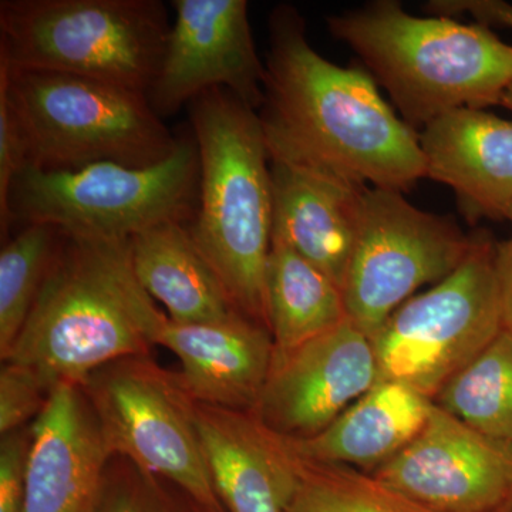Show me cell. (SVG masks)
<instances>
[{
  "label": "cell",
  "instance_id": "obj_28",
  "mask_svg": "<svg viewBox=\"0 0 512 512\" xmlns=\"http://www.w3.org/2000/svg\"><path fill=\"white\" fill-rule=\"evenodd\" d=\"M32 441L30 426L0 441V512L25 511L26 467Z\"/></svg>",
  "mask_w": 512,
  "mask_h": 512
},
{
  "label": "cell",
  "instance_id": "obj_30",
  "mask_svg": "<svg viewBox=\"0 0 512 512\" xmlns=\"http://www.w3.org/2000/svg\"><path fill=\"white\" fill-rule=\"evenodd\" d=\"M493 512H512V494L504 501L503 504L500 505V507L495 508Z\"/></svg>",
  "mask_w": 512,
  "mask_h": 512
},
{
  "label": "cell",
  "instance_id": "obj_26",
  "mask_svg": "<svg viewBox=\"0 0 512 512\" xmlns=\"http://www.w3.org/2000/svg\"><path fill=\"white\" fill-rule=\"evenodd\" d=\"M49 389L26 367L3 363L0 370V433L30 426L45 409Z\"/></svg>",
  "mask_w": 512,
  "mask_h": 512
},
{
  "label": "cell",
  "instance_id": "obj_22",
  "mask_svg": "<svg viewBox=\"0 0 512 512\" xmlns=\"http://www.w3.org/2000/svg\"><path fill=\"white\" fill-rule=\"evenodd\" d=\"M433 402L485 436L512 444V333L501 330Z\"/></svg>",
  "mask_w": 512,
  "mask_h": 512
},
{
  "label": "cell",
  "instance_id": "obj_2",
  "mask_svg": "<svg viewBox=\"0 0 512 512\" xmlns=\"http://www.w3.org/2000/svg\"><path fill=\"white\" fill-rule=\"evenodd\" d=\"M164 316L134 275L130 239L63 232L45 285L2 362L32 370L53 392L121 357L151 355Z\"/></svg>",
  "mask_w": 512,
  "mask_h": 512
},
{
  "label": "cell",
  "instance_id": "obj_25",
  "mask_svg": "<svg viewBox=\"0 0 512 512\" xmlns=\"http://www.w3.org/2000/svg\"><path fill=\"white\" fill-rule=\"evenodd\" d=\"M92 512H227L187 493L184 488L148 473L133 461L113 456L104 470Z\"/></svg>",
  "mask_w": 512,
  "mask_h": 512
},
{
  "label": "cell",
  "instance_id": "obj_16",
  "mask_svg": "<svg viewBox=\"0 0 512 512\" xmlns=\"http://www.w3.org/2000/svg\"><path fill=\"white\" fill-rule=\"evenodd\" d=\"M154 343L180 359L178 380L195 403L258 409L275 355L265 326L244 315L215 323H177L164 316Z\"/></svg>",
  "mask_w": 512,
  "mask_h": 512
},
{
  "label": "cell",
  "instance_id": "obj_31",
  "mask_svg": "<svg viewBox=\"0 0 512 512\" xmlns=\"http://www.w3.org/2000/svg\"><path fill=\"white\" fill-rule=\"evenodd\" d=\"M501 106L507 107L508 110L512 113V84L510 89L507 90V93H505L503 103H501Z\"/></svg>",
  "mask_w": 512,
  "mask_h": 512
},
{
  "label": "cell",
  "instance_id": "obj_3",
  "mask_svg": "<svg viewBox=\"0 0 512 512\" xmlns=\"http://www.w3.org/2000/svg\"><path fill=\"white\" fill-rule=\"evenodd\" d=\"M326 25L414 131L450 111L501 104L512 84V46L478 23L419 18L396 0H376Z\"/></svg>",
  "mask_w": 512,
  "mask_h": 512
},
{
  "label": "cell",
  "instance_id": "obj_23",
  "mask_svg": "<svg viewBox=\"0 0 512 512\" xmlns=\"http://www.w3.org/2000/svg\"><path fill=\"white\" fill-rule=\"evenodd\" d=\"M55 225H25L0 251V359L16 342L62 241Z\"/></svg>",
  "mask_w": 512,
  "mask_h": 512
},
{
  "label": "cell",
  "instance_id": "obj_14",
  "mask_svg": "<svg viewBox=\"0 0 512 512\" xmlns=\"http://www.w3.org/2000/svg\"><path fill=\"white\" fill-rule=\"evenodd\" d=\"M30 430L23 512H92L113 453L82 386L55 387Z\"/></svg>",
  "mask_w": 512,
  "mask_h": 512
},
{
  "label": "cell",
  "instance_id": "obj_15",
  "mask_svg": "<svg viewBox=\"0 0 512 512\" xmlns=\"http://www.w3.org/2000/svg\"><path fill=\"white\" fill-rule=\"evenodd\" d=\"M195 423L215 491L227 512H286L299 456L252 412L195 403Z\"/></svg>",
  "mask_w": 512,
  "mask_h": 512
},
{
  "label": "cell",
  "instance_id": "obj_8",
  "mask_svg": "<svg viewBox=\"0 0 512 512\" xmlns=\"http://www.w3.org/2000/svg\"><path fill=\"white\" fill-rule=\"evenodd\" d=\"M495 245L477 235L453 274L400 305L372 339L377 382L437 394L504 329ZM376 382V383H377Z\"/></svg>",
  "mask_w": 512,
  "mask_h": 512
},
{
  "label": "cell",
  "instance_id": "obj_19",
  "mask_svg": "<svg viewBox=\"0 0 512 512\" xmlns=\"http://www.w3.org/2000/svg\"><path fill=\"white\" fill-rule=\"evenodd\" d=\"M433 402L404 384L377 382L328 429L308 440H289L299 457L373 473L423 429Z\"/></svg>",
  "mask_w": 512,
  "mask_h": 512
},
{
  "label": "cell",
  "instance_id": "obj_20",
  "mask_svg": "<svg viewBox=\"0 0 512 512\" xmlns=\"http://www.w3.org/2000/svg\"><path fill=\"white\" fill-rule=\"evenodd\" d=\"M130 258L137 281L174 322L215 323L241 315L184 222H165L134 235Z\"/></svg>",
  "mask_w": 512,
  "mask_h": 512
},
{
  "label": "cell",
  "instance_id": "obj_27",
  "mask_svg": "<svg viewBox=\"0 0 512 512\" xmlns=\"http://www.w3.org/2000/svg\"><path fill=\"white\" fill-rule=\"evenodd\" d=\"M29 165V148L25 131L5 84L0 83V232L2 237L12 227L10 192L18 175Z\"/></svg>",
  "mask_w": 512,
  "mask_h": 512
},
{
  "label": "cell",
  "instance_id": "obj_21",
  "mask_svg": "<svg viewBox=\"0 0 512 512\" xmlns=\"http://www.w3.org/2000/svg\"><path fill=\"white\" fill-rule=\"evenodd\" d=\"M265 306L275 356L291 352L349 319L342 288L279 242H272L266 264Z\"/></svg>",
  "mask_w": 512,
  "mask_h": 512
},
{
  "label": "cell",
  "instance_id": "obj_24",
  "mask_svg": "<svg viewBox=\"0 0 512 512\" xmlns=\"http://www.w3.org/2000/svg\"><path fill=\"white\" fill-rule=\"evenodd\" d=\"M286 512H434L373 474L299 457V483Z\"/></svg>",
  "mask_w": 512,
  "mask_h": 512
},
{
  "label": "cell",
  "instance_id": "obj_7",
  "mask_svg": "<svg viewBox=\"0 0 512 512\" xmlns=\"http://www.w3.org/2000/svg\"><path fill=\"white\" fill-rule=\"evenodd\" d=\"M200 160L194 136L153 167L99 163L74 171L26 167L10 192L12 224L55 225L64 234L131 239L165 222H191Z\"/></svg>",
  "mask_w": 512,
  "mask_h": 512
},
{
  "label": "cell",
  "instance_id": "obj_9",
  "mask_svg": "<svg viewBox=\"0 0 512 512\" xmlns=\"http://www.w3.org/2000/svg\"><path fill=\"white\" fill-rule=\"evenodd\" d=\"M113 456L225 510L202 453L195 402L151 355L107 363L80 383Z\"/></svg>",
  "mask_w": 512,
  "mask_h": 512
},
{
  "label": "cell",
  "instance_id": "obj_4",
  "mask_svg": "<svg viewBox=\"0 0 512 512\" xmlns=\"http://www.w3.org/2000/svg\"><path fill=\"white\" fill-rule=\"evenodd\" d=\"M190 120L200 183L188 229L237 311L268 328L272 178L258 111L228 90L214 89L192 101Z\"/></svg>",
  "mask_w": 512,
  "mask_h": 512
},
{
  "label": "cell",
  "instance_id": "obj_29",
  "mask_svg": "<svg viewBox=\"0 0 512 512\" xmlns=\"http://www.w3.org/2000/svg\"><path fill=\"white\" fill-rule=\"evenodd\" d=\"M494 266L503 326L512 333V237L495 245Z\"/></svg>",
  "mask_w": 512,
  "mask_h": 512
},
{
  "label": "cell",
  "instance_id": "obj_5",
  "mask_svg": "<svg viewBox=\"0 0 512 512\" xmlns=\"http://www.w3.org/2000/svg\"><path fill=\"white\" fill-rule=\"evenodd\" d=\"M170 29L160 0H2L0 62L147 96Z\"/></svg>",
  "mask_w": 512,
  "mask_h": 512
},
{
  "label": "cell",
  "instance_id": "obj_18",
  "mask_svg": "<svg viewBox=\"0 0 512 512\" xmlns=\"http://www.w3.org/2000/svg\"><path fill=\"white\" fill-rule=\"evenodd\" d=\"M271 178L272 242L291 248L343 291L370 187L276 161Z\"/></svg>",
  "mask_w": 512,
  "mask_h": 512
},
{
  "label": "cell",
  "instance_id": "obj_11",
  "mask_svg": "<svg viewBox=\"0 0 512 512\" xmlns=\"http://www.w3.org/2000/svg\"><path fill=\"white\" fill-rule=\"evenodd\" d=\"M163 60L148 90L160 117L214 89L255 111L264 104L265 63L256 52L247 0H174Z\"/></svg>",
  "mask_w": 512,
  "mask_h": 512
},
{
  "label": "cell",
  "instance_id": "obj_6",
  "mask_svg": "<svg viewBox=\"0 0 512 512\" xmlns=\"http://www.w3.org/2000/svg\"><path fill=\"white\" fill-rule=\"evenodd\" d=\"M0 83L25 131L28 167L74 171L99 163L147 168L173 156L174 137L146 94L52 72L12 70Z\"/></svg>",
  "mask_w": 512,
  "mask_h": 512
},
{
  "label": "cell",
  "instance_id": "obj_17",
  "mask_svg": "<svg viewBox=\"0 0 512 512\" xmlns=\"http://www.w3.org/2000/svg\"><path fill=\"white\" fill-rule=\"evenodd\" d=\"M426 178L450 187L461 214L507 220L512 207V120L484 109H460L419 133Z\"/></svg>",
  "mask_w": 512,
  "mask_h": 512
},
{
  "label": "cell",
  "instance_id": "obj_1",
  "mask_svg": "<svg viewBox=\"0 0 512 512\" xmlns=\"http://www.w3.org/2000/svg\"><path fill=\"white\" fill-rule=\"evenodd\" d=\"M268 29L258 116L271 161L382 190L406 192L426 178L419 133L365 67L320 56L293 6H276Z\"/></svg>",
  "mask_w": 512,
  "mask_h": 512
},
{
  "label": "cell",
  "instance_id": "obj_10",
  "mask_svg": "<svg viewBox=\"0 0 512 512\" xmlns=\"http://www.w3.org/2000/svg\"><path fill=\"white\" fill-rule=\"evenodd\" d=\"M474 239L450 217L414 207L402 191L369 188L343 286L350 322L372 339L420 288L453 274Z\"/></svg>",
  "mask_w": 512,
  "mask_h": 512
},
{
  "label": "cell",
  "instance_id": "obj_12",
  "mask_svg": "<svg viewBox=\"0 0 512 512\" xmlns=\"http://www.w3.org/2000/svg\"><path fill=\"white\" fill-rule=\"evenodd\" d=\"M370 474L434 512H493L512 494V444L433 402L420 433Z\"/></svg>",
  "mask_w": 512,
  "mask_h": 512
},
{
  "label": "cell",
  "instance_id": "obj_32",
  "mask_svg": "<svg viewBox=\"0 0 512 512\" xmlns=\"http://www.w3.org/2000/svg\"><path fill=\"white\" fill-rule=\"evenodd\" d=\"M507 220H508V221H510V222H511V224H512V207H511L510 212H508Z\"/></svg>",
  "mask_w": 512,
  "mask_h": 512
},
{
  "label": "cell",
  "instance_id": "obj_13",
  "mask_svg": "<svg viewBox=\"0 0 512 512\" xmlns=\"http://www.w3.org/2000/svg\"><path fill=\"white\" fill-rule=\"evenodd\" d=\"M376 382L372 340L346 319L299 348L274 355L255 414L285 439H312Z\"/></svg>",
  "mask_w": 512,
  "mask_h": 512
}]
</instances>
